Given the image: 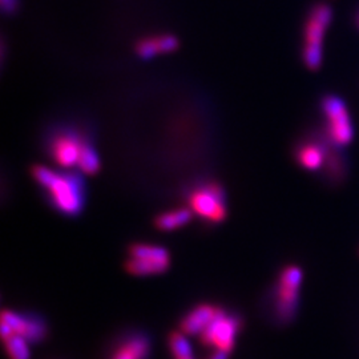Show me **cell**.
<instances>
[{"label": "cell", "instance_id": "14", "mask_svg": "<svg viewBox=\"0 0 359 359\" xmlns=\"http://www.w3.org/2000/svg\"><path fill=\"white\" fill-rule=\"evenodd\" d=\"M192 218V212L189 209H175L157 216L154 225L157 229L164 231H175L187 225Z\"/></svg>", "mask_w": 359, "mask_h": 359}, {"label": "cell", "instance_id": "17", "mask_svg": "<svg viewBox=\"0 0 359 359\" xmlns=\"http://www.w3.org/2000/svg\"><path fill=\"white\" fill-rule=\"evenodd\" d=\"M6 351L10 359H29L28 341L20 335H11L4 339Z\"/></svg>", "mask_w": 359, "mask_h": 359}, {"label": "cell", "instance_id": "19", "mask_svg": "<svg viewBox=\"0 0 359 359\" xmlns=\"http://www.w3.org/2000/svg\"><path fill=\"white\" fill-rule=\"evenodd\" d=\"M20 0H1V10L7 15H13L18 11Z\"/></svg>", "mask_w": 359, "mask_h": 359}, {"label": "cell", "instance_id": "1", "mask_svg": "<svg viewBox=\"0 0 359 359\" xmlns=\"http://www.w3.org/2000/svg\"><path fill=\"white\" fill-rule=\"evenodd\" d=\"M32 176L57 212L65 216H77L83 210L86 204V181L80 172H59L35 165Z\"/></svg>", "mask_w": 359, "mask_h": 359}, {"label": "cell", "instance_id": "10", "mask_svg": "<svg viewBox=\"0 0 359 359\" xmlns=\"http://www.w3.org/2000/svg\"><path fill=\"white\" fill-rule=\"evenodd\" d=\"M332 145L325 135L310 137L298 145L295 151L297 163L310 172L322 170Z\"/></svg>", "mask_w": 359, "mask_h": 359}, {"label": "cell", "instance_id": "16", "mask_svg": "<svg viewBox=\"0 0 359 359\" xmlns=\"http://www.w3.org/2000/svg\"><path fill=\"white\" fill-rule=\"evenodd\" d=\"M77 168L80 169L81 173L84 175H95L100 169V157L97 154V151L92 145V142H88L87 147L84 148L81 157L79 160Z\"/></svg>", "mask_w": 359, "mask_h": 359}, {"label": "cell", "instance_id": "11", "mask_svg": "<svg viewBox=\"0 0 359 359\" xmlns=\"http://www.w3.org/2000/svg\"><path fill=\"white\" fill-rule=\"evenodd\" d=\"M222 309L204 304L189 311L181 321V329L187 334H201L222 313Z\"/></svg>", "mask_w": 359, "mask_h": 359}, {"label": "cell", "instance_id": "4", "mask_svg": "<svg viewBox=\"0 0 359 359\" xmlns=\"http://www.w3.org/2000/svg\"><path fill=\"white\" fill-rule=\"evenodd\" d=\"M193 213L209 224H219L226 217L224 188L217 182H205L196 187L189 194Z\"/></svg>", "mask_w": 359, "mask_h": 359}, {"label": "cell", "instance_id": "9", "mask_svg": "<svg viewBox=\"0 0 359 359\" xmlns=\"http://www.w3.org/2000/svg\"><path fill=\"white\" fill-rule=\"evenodd\" d=\"M11 335H20L28 342H39L46 335V326L34 317H26L15 311L4 310L1 313V337L6 339Z\"/></svg>", "mask_w": 359, "mask_h": 359}, {"label": "cell", "instance_id": "18", "mask_svg": "<svg viewBox=\"0 0 359 359\" xmlns=\"http://www.w3.org/2000/svg\"><path fill=\"white\" fill-rule=\"evenodd\" d=\"M169 345L175 359H193L192 348L189 341L181 333H172L169 337Z\"/></svg>", "mask_w": 359, "mask_h": 359}, {"label": "cell", "instance_id": "8", "mask_svg": "<svg viewBox=\"0 0 359 359\" xmlns=\"http://www.w3.org/2000/svg\"><path fill=\"white\" fill-rule=\"evenodd\" d=\"M238 329L240 320L237 317L226 316L225 311H222L200 335L206 346H213L216 350L229 353L234 345V338L238 333Z\"/></svg>", "mask_w": 359, "mask_h": 359}, {"label": "cell", "instance_id": "20", "mask_svg": "<svg viewBox=\"0 0 359 359\" xmlns=\"http://www.w3.org/2000/svg\"><path fill=\"white\" fill-rule=\"evenodd\" d=\"M228 351H224V350H216L209 359H228Z\"/></svg>", "mask_w": 359, "mask_h": 359}, {"label": "cell", "instance_id": "12", "mask_svg": "<svg viewBox=\"0 0 359 359\" xmlns=\"http://www.w3.org/2000/svg\"><path fill=\"white\" fill-rule=\"evenodd\" d=\"M179 48V40L173 35H157L142 38L136 44V52L142 59H152L156 55L170 53Z\"/></svg>", "mask_w": 359, "mask_h": 359}, {"label": "cell", "instance_id": "5", "mask_svg": "<svg viewBox=\"0 0 359 359\" xmlns=\"http://www.w3.org/2000/svg\"><path fill=\"white\" fill-rule=\"evenodd\" d=\"M90 142L87 135L75 128H63L55 130L48 142V151L52 158L60 167H77L79 160L87 144Z\"/></svg>", "mask_w": 359, "mask_h": 359}, {"label": "cell", "instance_id": "7", "mask_svg": "<svg viewBox=\"0 0 359 359\" xmlns=\"http://www.w3.org/2000/svg\"><path fill=\"white\" fill-rule=\"evenodd\" d=\"M128 257L127 270L135 276L160 274L165 271L170 264L167 249L158 245H132Z\"/></svg>", "mask_w": 359, "mask_h": 359}, {"label": "cell", "instance_id": "13", "mask_svg": "<svg viewBox=\"0 0 359 359\" xmlns=\"http://www.w3.org/2000/svg\"><path fill=\"white\" fill-rule=\"evenodd\" d=\"M342 149L344 148L332 145L325 165L322 168V173L330 184H341L347 176L348 163L346 154H344Z\"/></svg>", "mask_w": 359, "mask_h": 359}, {"label": "cell", "instance_id": "21", "mask_svg": "<svg viewBox=\"0 0 359 359\" xmlns=\"http://www.w3.org/2000/svg\"><path fill=\"white\" fill-rule=\"evenodd\" d=\"M357 25H358L359 27V13L357 15Z\"/></svg>", "mask_w": 359, "mask_h": 359}, {"label": "cell", "instance_id": "3", "mask_svg": "<svg viewBox=\"0 0 359 359\" xmlns=\"http://www.w3.org/2000/svg\"><path fill=\"white\" fill-rule=\"evenodd\" d=\"M321 112L325 120V137L335 147L345 148L354 139V126L345 100L334 93L321 99Z\"/></svg>", "mask_w": 359, "mask_h": 359}, {"label": "cell", "instance_id": "15", "mask_svg": "<svg viewBox=\"0 0 359 359\" xmlns=\"http://www.w3.org/2000/svg\"><path fill=\"white\" fill-rule=\"evenodd\" d=\"M149 351V342L144 337H132L118 347L112 359H145Z\"/></svg>", "mask_w": 359, "mask_h": 359}, {"label": "cell", "instance_id": "2", "mask_svg": "<svg viewBox=\"0 0 359 359\" xmlns=\"http://www.w3.org/2000/svg\"><path fill=\"white\" fill-rule=\"evenodd\" d=\"M333 19V10L326 3H317L309 11L304 26L302 60L310 71H318L323 59V40Z\"/></svg>", "mask_w": 359, "mask_h": 359}, {"label": "cell", "instance_id": "6", "mask_svg": "<svg viewBox=\"0 0 359 359\" xmlns=\"http://www.w3.org/2000/svg\"><path fill=\"white\" fill-rule=\"evenodd\" d=\"M302 280L304 273L297 265H289L281 270L276 292V310L281 321H290L294 317Z\"/></svg>", "mask_w": 359, "mask_h": 359}]
</instances>
